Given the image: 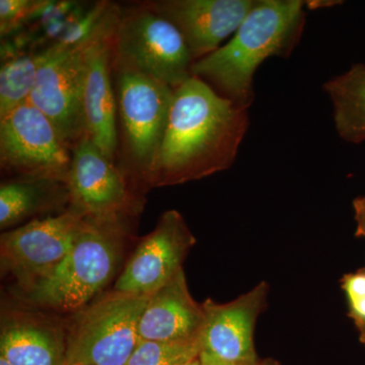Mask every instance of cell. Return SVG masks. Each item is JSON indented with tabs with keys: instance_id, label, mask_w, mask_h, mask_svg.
I'll use <instances>...</instances> for the list:
<instances>
[{
	"instance_id": "7c38bea8",
	"label": "cell",
	"mask_w": 365,
	"mask_h": 365,
	"mask_svg": "<svg viewBox=\"0 0 365 365\" xmlns=\"http://www.w3.org/2000/svg\"><path fill=\"white\" fill-rule=\"evenodd\" d=\"M195 244L181 213L174 209L167 211L155 230L137 245L115 283V292L150 297L182 270Z\"/></svg>"
},
{
	"instance_id": "ac0fdd59",
	"label": "cell",
	"mask_w": 365,
	"mask_h": 365,
	"mask_svg": "<svg viewBox=\"0 0 365 365\" xmlns=\"http://www.w3.org/2000/svg\"><path fill=\"white\" fill-rule=\"evenodd\" d=\"M67 191L66 182L28 179L4 182L0 186V227H16L33 215L52 207L60 193Z\"/></svg>"
},
{
	"instance_id": "4fadbf2b",
	"label": "cell",
	"mask_w": 365,
	"mask_h": 365,
	"mask_svg": "<svg viewBox=\"0 0 365 365\" xmlns=\"http://www.w3.org/2000/svg\"><path fill=\"white\" fill-rule=\"evenodd\" d=\"M268 292V283L262 281L232 302L218 304L206 299L202 304L205 322L201 351L232 364H258L254 333L257 319L265 309Z\"/></svg>"
},
{
	"instance_id": "ffe728a7",
	"label": "cell",
	"mask_w": 365,
	"mask_h": 365,
	"mask_svg": "<svg viewBox=\"0 0 365 365\" xmlns=\"http://www.w3.org/2000/svg\"><path fill=\"white\" fill-rule=\"evenodd\" d=\"M200 353V340L192 342L140 340L127 365H184Z\"/></svg>"
},
{
	"instance_id": "277c9868",
	"label": "cell",
	"mask_w": 365,
	"mask_h": 365,
	"mask_svg": "<svg viewBox=\"0 0 365 365\" xmlns=\"http://www.w3.org/2000/svg\"><path fill=\"white\" fill-rule=\"evenodd\" d=\"M150 297L113 292L74 313L66 364L127 365L138 345L139 319Z\"/></svg>"
},
{
	"instance_id": "83f0119b",
	"label": "cell",
	"mask_w": 365,
	"mask_h": 365,
	"mask_svg": "<svg viewBox=\"0 0 365 365\" xmlns=\"http://www.w3.org/2000/svg\"><path fill=\"white\" fill-rule=\"evenodd\" d=\"M0 365H11L9 361L4 357L0 356Z\"/></svg>"
},
{
	"instance_id": "7402d4cb",
	"label": "cell",
	"mask_w": 365,
	"mask_h": 365,
	"mask_svg": "<svg viewBox=\"0 0 365 365\" xmlns=\"http://www.w3.org/2000/svg\"><path fill=\"white\" fill-rule=\"evenodd\" d=\"M39 2L28 0H1L0 1V23L1 34L13 30L14 26L20 24L26 16L37 9Z\"/></svg>"
},
{
	"instance_id": "44dd1931",
	"label": "cell",
	"mask_w": 365,
	"mask_h": 365,
	"mask_svg": "<svg viewBox=\"0 0 365 365\" xmlns=\"http://www.w3.org/2000/svg\"><path fill=\"white\" fill-rule=\"evenodd\" d=\"M342 287L349 300L350 316L355 324L365 323V271L345 275Z\"/></svg>"
},
{
	"instance_id": "484cf974",
	"label": "cell",
	"mask_w": 365,
	"mask_h": 365,
	"mask_svg": "<svg viewBox=\"0 0 365 365\" xmlns=\"http://www.w3.org/2000/svg\"><path fill=\"white\" fill-rule=\"evenodd\" d=\"M184 365H202V361H201L200 354L198 356H196L195 359L190 360V361L187 362Z\"/></svg>"
},
{
	"instance_id": "f1b7e54d",
	"label": "cell",
	"mask_w": 365,
	"mask_h": 365,
	"mask_svg": "<svg viewBox=\"0 0 365 365\" xmlns=\"http://www.w3.org/2000/svg\"><path fill=\"white\" fill-rule=\"evenodd\" d=\"M66 365H83V364H66Z\"/></svg>"
},
{
	"instance_id": "52a82bcc",
	"label": "cell",
	"mask_w": 365,
	"mask_h": 365,
	"mask_svg": "<svg viewBox=\"0 0 365 365\" xmlns=\"http://www.w3.org/2000/svg\"><path fill=\"white\" fill-rule=\"evenodd\" d=\"M71 148L49 119L26 102L0 117V162L28 179L66 182Z\"/></svg>"
},
{
	"instance_id": "d4e9b609",
	"label": "cell",
	"mask_w": 365,
	"mask_h": 365,
	"mask_svg": "<svg viewBox=\"0 0 365 365\" xmlns=\"http://www.w3.org/2000/svg\"><path fill=\"white\" fill-rule=\"evenodd\" d=\"M356 326L359 329L360 340L365 345V323L356 324Z\"/></svg>"
},
{
	"instance_id": "7a4b0ae2",
	"label": "cell",
	"mask_w": 365,
	"mask_h": 365,
	"mask_svg": "<svg viewBox=\"0 0 365 365\" xmlns=\"http://www.w3.org/2000/svg\"><path fill=\"white\" fill-rule=\"evenodd\" d=\"M300 0H256L234 37L192 66V76L205 78L239 107L254 98L255 72L269 57H287L299 43L306 14Z\"/></svg>"
},
{
	"instance_id": "9c48e42d",
	"label": "cell",
	"mask_w": 365,
	"mask_h": 365,
	"mask_svg": "<svg viewBox=\"0 0 365 365\" xmlns=\"http://www.w3.org/2000/svg\"><path fill=\"white\" fill-rule=\"evenodd\" d=\"M83 216L68 209L34 220L0 237L2 273H9L24 294L50 275L71 251Z\"/></svg>"
},
{
	"instance_id": "2e32d148",
	"label": "cell",
	"mask_w": 365,
	"mask_h": 365,
	"mask_svg": "<svg viewBox=\"0 0 365 365\" xmlns=\"http://www.w3.org/2000/svg\"><path fill=\"white\" fill-rule=\"evenodd\" d=\"M66 339L49 322L16 317L2 323L0 356L11 365H66Z\"/></svg>"
},
{
	"instance_id": "e0dca14e",
	"label": "cell",
	"mask_w": 365,
	"mask_h": 365,
	"mask_svg": "<svg viewBox=\"0 0 365 365\" xmlns=\"http://www.w3.org/2000/svg\"><path fill=\"white\" fill-rule=\"evenodd\" d=\"M334 107L336 130L343 140L360 143L365 140V64L357 63L349 71L324 85Z\"/></svg>"
},
{
	"instance_id": "5b68a950",
	"label": "cell",
	"mask_w": 365,
	"mask_h": 365,
	"mask_svg": "<svg viewBox=\"0 0 365 365\" xmlns=\"http://www.w3.org/2000/svg\"><path fill=\"white\" fill-rule=\"evenodd\" d=\"M113 56L115 68L139 72L175 90L193 76L195 61L181 32L144 4L120 13Z\"/></svg>"
},
{
	"instance_id": "8fae6325",
	"label": "cell",
	"mask_w": 365,
	"mask_h": 365,
	"mask_svg": "<svg viewBox=\"0 0 365 365\" xmlns=\"http://www.w3.org/2000/svg\"><path fill=\"white\" fill-rule=\"evenodd\" d=\"M120 11L109 6L93 32L83 42L85 58L83 115L86 134L114 162L117 150V101L113 90V41Z\"/></svg>"
},
{
	"instance_id": "ba28073f",
	"label": "cell",
	"mask_w": 365,
	"mask_h": 365,
	"mask_svg": "<svg viewBox=\"0 0 365 365\" xmlns=\"http://www.w3.org/2000/svg\"><path fill=\"white\" fill-rule=\"evenodd\" d=\"M83 42L54 44L39 52V67L29 102L54 125L71 148L86 134Z\"/></svg>"
},
{
	"instance_id": "6da1fadb",
	"label": "cell",
	"mask_w": 365,
	"mask_h": 365,
	"mask_svg": "<svg viewBox=\"0 0 365 365\" xmlns=\"http://www.w3.org/2000/svg\"><path fill=\"white\" fill-rule=\"evenodd\" d=\"M248 128V109L192 76L175 90L167 130L143 184L174 186L228 169Z\"/></svg>"
},
{
	"instance_id": "9a60e30c",
	"label": "cell",
	"mask_w": 365,
	"mask_h": 365,
	"mask_svg": "<svg viewBox=\"0 0 365 365\" xmlns=\"http://www.w3.org/2000/svg\"><path fill=\"white\" fill-rule=\"evenodd\" d=\"M205 314L190 294L184 268L150 295L139 319V339L158 342L200 340Z\"/></svg>"
},
{
	"instance_id": "cb8c5ba5",
	"label": "cell",
	"mask_w": 365,
	"mask_h": 365,
	"mask_svg": "<svg viewBox=\"0 0 365 365\" xmlns=\"http://www.w3.org/2000/svg\"><path fill=\"white\" fill-rule=\"evenodd\" d=\"M200 357L202 365H259V364H260V361L255 364H232V362L223 361V360L216 359V357L212 356V355H209L207 353L202 351L200 353Z\"/></svg>"
},
{
	"instance_id": "3957f363",
	"label": "cell",
	"mask_w": 365,
	"mask_h": 365,
	"mask_svg": "<svg viewBox=\"0 0 365 365\" xmlns=\"http://www.w3.org/2000/svg\"><path fill=\"white\" fill-rule=\"evenodd\" d=\"M122 218L83 217L71 251L56 269L24 297L60 313L88 306L116 274L126 230Z\"/></svg>"
},
{
	"instance_id": "4316f807",
	"label": "cell",
	"mask_w": 365,
	"mask_h": 365,
	"mask_svg": "<svg viewBox=\"0 0 365 365\" xmlns=\"http://www.w3.org/2000/svg\"><path fill=\"white\" fill-rule=\"evenodd\" d=\"M259 365H279V364H278L277 362L274 361V360L268 359V360H263V361H261V360H260V364H259Z\"/></svg>"
},
{
	"instance_id": "603a6c76",
	"label": "cell",
	"mask_w": 365,
	"mask_h": 365,
	"mask_svg": "<svg viewBox=\"0 0 365 365\" xmlns=\"http://www.w3.org/2000/svg\"><path fill=\"white\" fill-rule=\"evenodd\" d=\"M353 209L357 225L356 235L365 237V195L359 197L353 201Z\"/></svg>"
},
{
	"instance_id": "5bb4252c",
	"label": "cell",
	"mask_w": 365,
	"mask_h": 365,
	"mask_svg": "<svg viewBox=\"0 0 365 365\" xmlns=\"http://www.w3.org/2000/svg\"><path fill=\"white\" fill-rule=\"evenodd\" d=\"M256 0H160L144 2L177 26L194 60L220 48L237 32Z\"/></svg>"
},
{
	"instance_id": "8992f818",
	"label": "cell",
	"mask_w": 365,
	"mask_h": 365,
	"mask_svg": "<svg viewBox=\"0 0 365 365\" xmlns=\"http://www.w3.org/2000/svg\"><path fill=\"white\" fill-rule=\"evenodd\" d=\"M116 71V101L132 170L144 181L167 130L175 88L127 69Z\"/></svg>"
},
{
	"instance_id": "d6986e66",
	"label": "cell",
	"mask_w": 365,
	"mask_h": 365,
	"mask_svg": "<svg viewBox=\"0 0 365 365\" xmlns=\"http://www.w3.org/2000/svg\"><path fill=\"white\" fill-rule=\"evenodd\" d=\"M39 67V52L14 53L0 71V117L29 102Z\"/></svg>"
},
{
	"instance_id": "30bf717a",
	"label": "cell",
	"mask_w": 365,
	"mask_h": 365,
	"mask_svg": "<svg viewBox=\"0 0 365 365\" xmlns=\"http://www.w3.org/2000/svg\"><path fill=\"white\" fill-rule=\"evenodd\" d=\"M66 182L71 210L83 217L122 218L139 207L126 178L85 134L72 148Z\"/></svg>"
}]
</instances>
